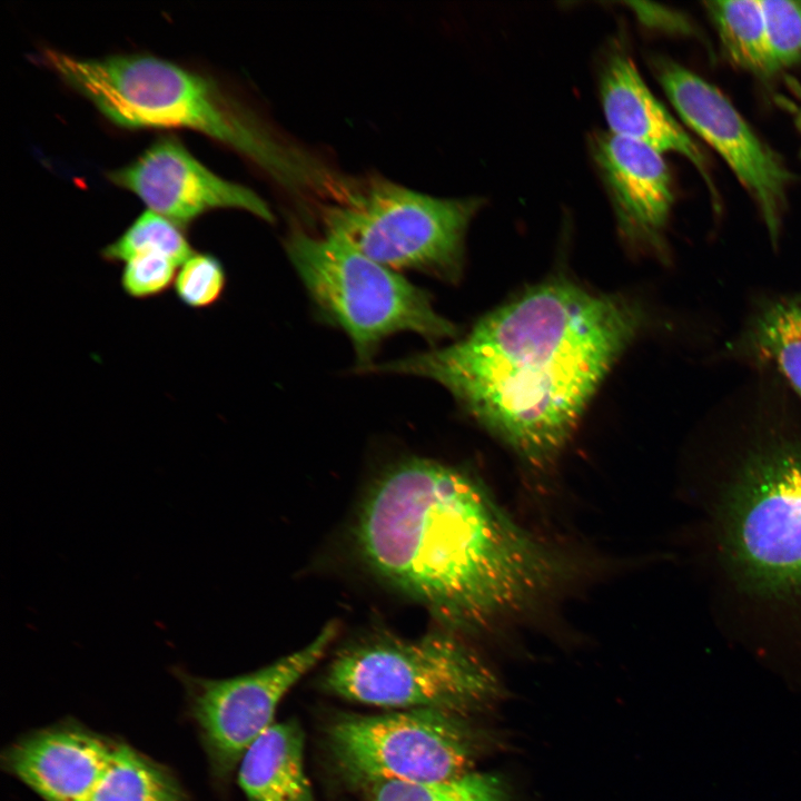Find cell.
<instances>
[{"label": "cell", "instance_id": "1", "mask_svg": "<svg viewBox=\"0 0 801 801\" xmlns=\"http://www.w3.org/2000/svg\"><path fill=\"white\" fill-rule=\"evenodd\" d=\"M364 562L451 631L479 632L534 610L576 570L521 525L472 473L428 458L390 466L359 511Z\"/></svg>", "mask_w": 801, "mask_h": 801}, {"label": "cell", "instance_id": "2", "mask_svg": "<svg viewBox=\"0 0 801 801\" xmlns=\"http://www.w3.org/2000/svg\"><path fill=\"white\" fill-rule=\"evenodd\" d=\"M642 322L622 297L552 281L488 314L453 345L372 370L436 380L526 464L544 468Z\"/></svg>", "mask_w": 801, "mask_h": 801}, {"label": "cell", "instance_id": "3", "mask_svg": "<svg viewBox=\"0 0 801 801\" xmlns=\"http://www.w3.org/2000/svg\"><path fill=\"white\" fill-rule=\"evenodd\" d=\"M41 59L117 126L196 130L288 187L313 188L318 179L317 168L275 140L255 115L206 73L147 53L83 58L44 48Z\"/></svg>", "mask_w": 801, "mask_h": 801}, {"label": "cell", "instance_id": "4", "mask_svg": "<svg viewBox=\"0 0 801 801\" xmlns=\"http://www.w3.org/2000/svg\"><path fill=\"white\" fill-rule=\"evenodd\" d=\"M715 522L719 551L741 587L801 604V437L774 433L746 449Z\"/></svg>", "mask_w": 801, "mask_h": 801}, {"label": "cell", "instance_id": "5", "mask_svg": "<svg viewBox=\"0 0 801 801\" xmlns=\"http://www.w3.org/2000/svg\"><path fill=\"white\" fill-rule=\"evenodd\" d=\"M483 198H441L382 177L343 180L320 206L324 235L397 273L456 280L468 225Z\"/></svg>", "mask_w": 801, "mask_h": 801}, {"label": "cell", "instance_id": "6", "mask_svg": "<svg viewBox=\"0 0 801 801\" xmlns=\"http://www.w3.org/2000/svg\"><path fill=\"white\" fill-rule=\"evenodd\" d=\"M325 685L363 704L461 715L500 693L490 666L451 630L409 640L377 636L354 644L333 660Z\"/></svg>", "mask_w": 801, "mask_h": 801}, {"label": "cell", "instance_id": "7", "mask_svg": "<svg viewBox=\"0 0 801 801\" xmlns=\"http://www.w3.org/2000/svg\"><path fill=\"white\" fill-rule=\"evenodd\" d=\"M285 247L319 310L352 339L364 369L395 333L414 332L428 340L456 335L426 291L348 245L295 228Z\"/></svg>", "mask_w": 801, "mask_h": 801}, {"label": "cell", "instance_id": "8", "mask_svg": "<svg viewBox=\"0 0 801 801\" xmlns=\"http://www.w3.org/2000/svg\"><path fill=\"white\" fill-rule=\"evenodd\" d=\"M484 742L464 715L438 710L348 714L327 731L329 752L343 774L372 788L472 772Z\"/></svg>", "mask_w": 801, "mask_h": 801}, {"label": "cell", "instance_id": "9", "mask_svg": "<svg viewBox=\"0 0 801 801\" xmlns=\"http://www.w3.org/2000/svg\"><path fill=\"white\" fill-rule=\"evenodd\" d=\"M337 632L338 624L330 622L303 649L247 674L211 680L179 672L217 774L235 769L275 723L283 698L324 656Z\"/></svg>", "mask_w": 801, "mask_h": 801}, {"label": "cell", "instance_id": "10", "mask_svg": "<svg viewBox=\"0 0 801 801\" xmlns=\"http://www.w3.org/2000/svg\"><path fill=\"white\" fill-rule=\"evenodd\" d=\"M651 63L682 120L718 151L752 196L777 244L791 174L715 86L668 58Z\"/></svg>", "mask_w": 801, "mask_h": 801}, {"label": "cell", "instance_id": "11", "mask_svg": "<svg viewBox=\"0 0 801 801\" xmlns=\"http://www.w3.org/2000/svg\"><path fill=\"white\" fill-rule=\"evenodd\" d=\"M108 178L181 227L217 208L274 220L269 206L254 190L212 172L176 136L159 137L134 161L109 171Z\"/></svg>", "mask_w": 801, "mask_h": 801}, {"label": "cell", "instance_id": "12", "mask_svg": "<svg viewBox=\"0 0 801 801\" xmlns=\"http://www.w3.org/2000/svg\"><path fill=\"white\" fill-rule=\"evenodd\" d=\"M591 151L622 238L631 246L660 248L674 200L662 154L610 131L594 135Z\"/></svg>", "mask_w": 801, "mask_h": 801}, {"label": "cell", "instance_id": "13", "mask_svg": "<svg viewBox=\"0 0 801 801\" xmlns=\"http://www.w3.org/2000/svg\"><path fill=\"white\" fill-rule=\"evenodd\" d=\"M116 744L78 728L36 732L12 745L8 770L46 801H89Z\"/></svg>", "mask_w": 801, "mask_h": 801}, {"label": "cell", "instance_id": "14", "mask_svg": "<svg viewBox=\"0 0 801 801\" xmlns=\"http://www.w3.org/2000/svg\"><path fill=\"white\" fill-rule=\"evenodd\" d=\"M600 99L609 131L645 144L657 151L676 152L701 172L711 187L700 148L645 85L625 48L613 46L601 66Z\"/></svg>", "mask_w": 801, "mask_h": 801}, {"label": "cell", "instance_id": "15", "mask_svg": "<svg viewBox=\"0 0 801 801\" xmlns=\"http://www.w3.org/2000/svg\"><path fill=\"white\" fill-rule=\"evenodd\" d=\"M238 782L247 801H314L296 721L274 723L245 752Z\"/></svg>", "mask_w": 801, "mask_h": 801}, {"label": "cell", "instance_id": "16", "mask_svg": "<svg viewBox=\"0 0 801 801\" xmlns=\"http://www.w3.org/2000/svg\"><path fill=\"white\" fill-rule=\"evenodd\" d=\"M733 349L758 365L775 367L801 399V293L760 305Z\"/></svg>", "mask_w": 801, "mask_h": 801}, {"label": "cell", "instance_id": "17", "mask_svg": "<svg viewBox=\"0 0 801 801\" xmlns=\"http://www.w3.org/2000/svg\"><path fill=\"white\" fill-rule=\"evenodd\" d=\"M89 801L188 800L162 767L125 744H116L110 763Z\"/></svg>", "mask_w": 801, "mask_h": 801}, {"label": "cell", "instance_id": "18", "mask_svg": "<svg viewBox=\"0 0 801 801\" xmlns=\"http://www.w3.org/2000/svg\"><path fill=\"white\" fill-rule=\"evenodd\" d=\"M721 46L738 67L769 76V48L761 0L706 1Z\"/></svg>", "mask_w": 801, "mask_h": 801}, {"label": "cell", "instance_id": "19", "mask_svg": "<svg viewBox=\"0 0 801 801\" xmlns=\"http://www.w3.org/2000/svg\"><path fill=\"white\" fill-rule=\"evenodd\" d=\"M370 801H510L498 775L468 772L428 782H388L373 788Z\"/></svg>", "mask_w": 801, "mask_h": 801}, {"label": "cell", "instance_id": "20", "mask_svg": "<svg viewBox=\"0 0 801 801\" xmlns=\"http://www.w3.org/2000/svg\"><path fill=\"white\" fill-rule=\"evenodd\" d=\"M150 251L166 254L179 266L195 253L181 226L147 209L116 240L103 247L100 256L109 263H125Z\"/></svg>", "mask_w": 801, "mask_h": 801}, {"label": "cell", "instance_id": "21", "mask_svg": "<svg viewBox=\"0 0 801 801\" xmlns=\"http://www.w3.org/2000/svg\"><path fill=\"white\" fill-rule=\"evenodd\" d=\"M765 19L769 75L801 63V1L761 0Z\"/></svg>", "mask_w": 801, "mask_h": 801}, {"label": "cell", "instance_id": "22", "mask_svg": "<svg viewBox=\"0 0 801 801\" xmlns=\"http://www.w3.org/2000/svg\"><path fill=\"white\" fill-rule=\"evenodd\" d=\"M226 271L220 260L207 253H194L178 268L174 283L177 299L191 309L214 306L226 287Z\"/></svg>", "mask_w": 801, "mask_h": 801}, {"label": "cell", "instance_id": "23", "mask_svg": "<svg viewBox=\"0 0 801 801\" xmlns=\"http://www.w3.org/2000/svg\"><path fill=\"white\" fill-rule=\"evenodd\" d=\"M177 268L179 265L166 254H139L123 263L120 285L123 293L131 298H154L174 286Z\"/></svg>", "mask_w": 801, "mask_h": 801}, {"label": "cell", "instance_id": "24", "mask_svg": "<svg viewBox=\"0 0 801 801\" xmlns=\"http://www.w3.org/2000/svg\"><path fill=\"white\" fill-rule=\"evenodd\" d=\"M794 123H795L797 128L799 129V131L801 132V107L799 108V110L795 115Z\"/></svg>", "mask_w": 801, "mask_h": 801}]
</instances>
